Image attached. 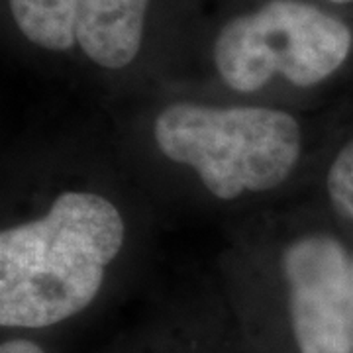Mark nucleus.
Instances as JSON below:
<instances>
[{
	"label": "nucleus",
	"instance_id": "f257e3e1",
	"mask_svg": "<svg viewBox=\"0 0 353 353\" xmlns=\"http://www.w3.org/2000/svg\"><path fill=\"white\" fill-rule=\"evenodd\" d=\"M124 220L108 199L59 194L41 218L0 234V324L46 328L94 301L106 265L124 245Z\"/></svg>",
	"mask_w": 353,
	"mask_h": 353
},
{
	"label": "nucleus",
	"instance_id": "f03ea898",
	"mask_svg": "<svg viewBox=\"0 0 353 353\" xmlns=\"http://www.w3.org/2000/svg\"><path fill=\"white\" fill-rule=\"evenodd\" d=\"M153 138L167 159L192 167L208 192L222 201L277 189L303 150L299 122L263 106L176 102L155 118Z\"/></svg>",
	"mask_w": 353,
	"mask_h": 353
},
{
	"label": "nucleus",
	"instance_id": "7ed1b4c3",
	"mask_svg": "<svg viewBox=\"0 0 353 353\" xmlns=\"http://www.w3.org/2000/svg\"><path fill=\"white\" fill-rule=\"evenodd\" d=\"M353 36L341 20L303 0H269L230 20L214 41L222 81L238 92L263 88L275 75L312 87L340 69Z\"/></svg>",
	"mask_w": 353,
	"mask_h": 353
},
{
	"label": "nucleus",
	"instance_id": "20e7f679",
	"mask_svg": "<svg viewBox=\"0 0 353 353\" xmlns=\"http://www.w3.org/2000/svg\"><path fill=\"white\" fill-rule=\"evenodd\" d=\"M292 334L301 353H353V261L332 236L314 234L283 253Z\"/></svg>",
	"mask_w": 353,
	"mask_h": 353
},
{
	"label": "nucleus",
	"instance_id": "39448f33",
	"mask_svg": "<svg viewBox=\"0 0 353 353\" xmlns=\"http://www.w3.org/2000/svg\"><path fill=\"white\" fill-rule=\"evenodd\" d=\"M148 6L150 0H77V46L104 69H124L138 57Z\"/></svg>",
	"mask_w": 353,
	"mask_h": 353
},
{
	"label": "nucleus",
	"instance_id": "423d86ee",
	"mask_svg": "<svg viewBox=\"0 0 353 353\" xmlns=\"http://www.w3.org/2000/svg\"><path fill=\"white\" fill-rule=\"evenodd\" d=\"M18 30L34 46L65 51L77 43V0H8Z\"/></svg>",
	"mask_w": 353,
	"mask_h": 353
},
{
	"label": "nucleus",
	"instance_id": "0eeeda50",
	"mask_svg": "<svg viewBox=\"0 0 353 353\" xmlns=\"http://www.w3.org/2000/svg\"><path fill=\"white\" fill-rule=\"evenodd\" d=\"M328 194L336 210L353 220V141L336 155L330 167Z\"/></svg>",
	"mask_w": 353,
	"mask_h": 353
},
{
	"label": "nucleus",
	"instance_id": "6e6552de",
	"mask_svg": "<svg viewBox=\"0 0 353 353\" xmlns=\"http://www.w3.org/2000/svg\"><path fill=\"white\" fill-rule=\"evenodd\" d=\"M0 353H43V350L30 340H10L2 343Z\"/></svg>",
	"mask_w": 353,
	"mask_h": 353
},
{
	"label": "nucleus",
	"instance_id": "1a4fd4ad",
	"mask_svg": "<svg viewBox=\"0 0 353 353\" xmlns=\"http://www.w3.org/2000/svg\"><path fill=\"white\" fill-rule=\"evenodd\" d=\"M330 2H334V4H347V2H353V0H330Z\"/></svg>",
	"mask_w": 353,
	"mask_h": 353
}]
</instances>
